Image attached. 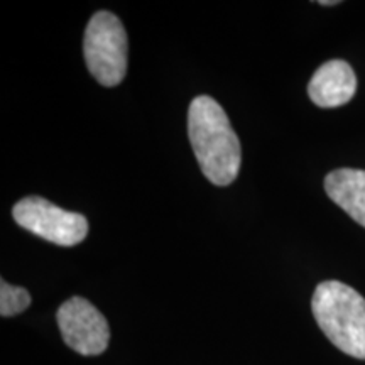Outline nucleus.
Instances as JSON below:
<instances>
[{"mask_svg": "<svg viewBox=\"0 0 365 365\" xmlns=\"http://www.w3.org/2000/svg\"><path fill=\"white\" fill-rule=\"evenodd\" d=\"M188 137L205 178L215 186L237 180L242 163L239 137L217 100L200 95L188 108Z\"/></svg>", "mask_w": 365, "mask_h": 365, "instance_id": "1", "label": "nucleus"}, {"mask_svg": "<svg viewBox=\"0 0 365 365\" xmlns=\"http://www.w3.org/2000/svg\"><path fill=\"white\" fill-rule=\"evenodd\" d=\"M312 309L318 327L336 349L365 360V298L340 281L317 286Z\"/></svg>", "mask_w": 365, "mask_h": 365, "instance_id": "2", "label": "nucleus"}, {"mask_svg": "<svg viewBox=\"0 0 365 365\" xmlns=\"http://www.w3.org/2000/svg\"><path fill=\"white\" fill-rule=\"evenodd\" d=\"M85 63L93 78L103 86L124 80L129 63V39L115 14L100 11L91 17L83 41Z\"/></svg>", "mask_w": 365, "mask_h": 365, "instance_id": "3", "label": "nucleus"}, {"mask_svg": "<svg viewBox=\"0 0 365 365\" xmlns=\"http://www.w3.org/2000/svg\"><path fill=\"white\" fill-rule=\"evenodd\" d=\"M12 217L27 232L61 247H73L83 242L90 228L85 215L66 212L41 196H26L17 202Z\"/></svg>", "mask_w": 365, "mask_h": 365, "instance_id": "4", "label": "nucleus"}, {"mask_svg": "<svg viewBox=\"0 0 365 365\" xmlns=\"http://www.w3.org/2000/svg\"><path fill=\"white\" fill-rule=\"evenodd\" d=\"M56 319L63 340L76 354L93 357L107 350L110 327L90 301L73 296L59 307Z\"/></svg>", "mask_w": 365, "mask_h": 365, "instance_id": "5", "label": "nucleus"}, {"mask_svg": "<svg viewBox=\"0 0 365 365\" xmlns=\"http://www.w3.org/2000/svg\"><path fill=\"white\" fill-rule=\"evenodd\" d=\"M357 91V76L352 66L341 59L323 63L308 83V95L322 108H335L349 103Z\"/></svg>", "mask_w": 365, "mask_h": 365, "instance_id": "6", "label": "nucleus"}, {"mask_svg": "<svg viewBox=\"0 0 365 365\" xmlns=\"http://www.w3.org/2000/svg\"><path fill=\"white\" fill-rule=\"evenodd\" d=\"M325 190L333 203L349 213L359 225L365 227V171L341 170L331 171L325 178Z\"/></svg>", "mask_w": 365, "mask_h": 365, "instance_id": "7", "label": "nucleus"}, {"mask_svg": "<svg viewBox=\"0 0 365 365\" xmlns=\"http://www.w3.org/2000/svg\"><path fill=\"white\" fill-rule=\"evenodd\" d=\"M31 304V294L19 286L9 284L6 279L0 281V314L4 318L16 317L26 312Z\"/></svg>", "mask_w": 365, "mask_h": 365, "instance_id": "8", "label": "nucleus"}, {"mask_svg": "<svg viewBox=\"0 0 365 365\" xmlns=\"http://www.w3.org/2000/svg\"><path fill=\"white\" fill-rule=\"evenodd\" d=\"M339 2H335V0H322L319 2V6H336Z\"/></svg>", "mask_w": 365, "mask_h": 365, "instance_id": "9", "label": "nucleus"}]
</instances>
